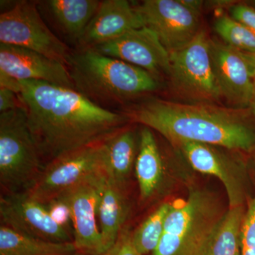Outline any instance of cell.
Wrapping results in <instances>:
<instances>
[{
	"label": "cell",
	"mask_w": 255,
	"mask_h": 255,
	"mask_svg": "<svg viewBox=\"0 0 255 255\" xmlns=\"http://www.w3.org/2000/svg\"><path fill=\"white\" fill-rule=\"evenodd\" d=\"M18 94L42 159L60 156L105 140L130 119L96 105L75 89L38 80H21Z\"/></svg>",
	"instance_id": "obj_1"
},
{
	"label": "cell",
	"mask_w": 255,
	"mask_h": 255,
	"mask_svg": "<svg viewBox=\"0 0 255 255\" xmlns=\"http://www.w3.org/2000/svg\"><path fill=\"white\" fill-rule=\"evenodd\" d=\"M122 112L130 122L158 132L175 147L187 142L238 152H252L255 147V128L249 110L150 98Z\"/></svg>",
	"instance_id": "obj_2"
},
{
	"label": "cell",
	"mask_w": 255,
	"mask_h": 255,
	"mask_svg": "<svg viewBox=\"0 0 255 255\" xmlns=\"http://www.w3.org/2000/svg\"><path fill=\"white\" fill-rule=\"evenodd\" d=\"M67 68L75 90L107 110L159 88V80L143 69L92 49L73 50Z\"/></svg>",
	"instance_id": "obj_3"
},
{
	"label": "cell",
	"mask_w": 255,
	"mask_h": 255,
	"mask_svg": "<svg viewBox=\"0 0 255 255\" xmlns=\"http://www.w3.org/2000/svg\"><path fill=\"white\" fill-rule=\"evenodd\" d=\"M227 210L214 193L190 186L187 199L172 203L163 235L152 255H205Z\"/></svg>",
	"instance_id": "obj_4"
},
{
	"label": "cell",
	"mask_w": 255,
	"mask_h": 255,
	"mask_svg": "<svg viewBox=\"0 0 255 255\" xmlns=\"http://www.w3.org/2000/svg\"><path fill=\"white\" fill-rule=\"evenodd\" d=\"M43 167L24 111L0 114V182L5 194L27 191Z\"/></svg>",
	"instance_id": "obj_5"
},
{
	"label": "cell",
	"mask_w": 255,
	"mask_h": 255,
	"mask_svg": "<svg viewBox=\"0 0 255 255\" xmlns=\"http://www.w3.org/2000/svg\"><path fill=\"white\" fill-rule=\"evenodd\" d=\"M106 175L108 174L103 140L48 162L26 193L32 199L45 204L82 183Z\"/></svg>",
	"instance_id": "obj_6"
},
{
	"label": "cell",
	"mask_w": 255,
	"mask_h": 255,
	"mask_svg": "<svg viewBox=\"0 0 255 255\" xmlns=\"http://www.w3.org/2000/svg\"><path fill=\"white\" fill-rule=\"evenodd\" d=\"M210 41L201 29L189 44L169 53L171 86L188 103L217 104L222 100L211 61Z\"/></svg>",
	"instance_id": "obj_7"
},
{
	"label": "cell",
	"mask_w": 255,
	"mask_h": 255,
	"mask_svg": "<svg viewBox=\"0 0 255 255\" xmlns=\"http://www.w3.org/2000/svg\"><path fill=\"white\" fill-rule=\"evenodd\" d=\"M0 43L33 50L66 66L73 51L48 28L33 1H18L1 13Z\"/></svg>",
	"instance_id": "obj_8"
},
{
	"label": "cell",
	"mask_w": 255,
	"mask_h": 255,
	"mask_svg": "<svg viewBox=\"0 0 255 255\" xmlns=\"http://www.w3.org/2000/svg\"><path fill=\"white\" fill-rule=\"evenodd\" d=\"M176 147L194 170L221 181L227 194L228 208L245 206L248 171L238 155L240 152L200 142H183Z\"/></svg>",
	"instance_id": "obj_9"
},
{
	"label": "cell",
	"mask_w": 255,
	"mask_h": 255,
	"mask_svg": "<svg viewBox=\"0 0 255 255\" xmlns=\"http://www.w3.org/2000/svg\"><path fill=\"white\" fill-rule=\"evenodd\" d=\"M135 9L169 53L187 46L201 30V14L180 0H145Z\"/></svg>",
	"instance_id": "obj_10"
},
{
	"label": "cell",
	"mask_w": 255,
	"mask_h": 255,
	"mask_svg": "<svg viewBox=\"0 0 255 255\" xmlns=\"http://www.w3.org/2000/svg\"><path fill=\"white\" fill-rule=\"evenodd\" d=\"M92 49L143 69L157 80L162 75L169 76V53L147 26L132 29Z\"/></svg>",
	"instance_id": "obj_11"
},
{
	"label": "cell",
	"mask_w": 255,
	"mask_h": 255,
	"mask_svg": "<svg viewBox=\"0 0 255 255\" xmlns=\"http://www.w3.org/2000/svg\"><path fill=\"white\" fill-rule=\"evenodd\" d=\"M0 216L1 224L31 237L54 243L73 242L70 233L52 219L44 204L26 192L1 196Z\"/></svg>",
	"instance_id": "obj_12"
},
{
	"label": "cell",
	"mask_w": 255,
	"mask_h": 255,
	"mask_svg": "<svg viewBox=\"0 0 255 255\" xmlns=\"http://www.w3.org/2000/svg\"><path fill=\"white\" fill-rule=\"evenodd\" d=\"M107 176L82 183L58 196L70 208L73 243L82 254L105 255L97 211L101 183Z\"/></svg>",
	"instance_id": "obj_13"
},
{
	"label": "cell",
	"mask_w": 255,
	"mask_h": 255,
	"mask_svg": "<svg viewBox=\"0 0 255 255\" xmlns=\"http://www.w3.org/2000/svg\"><path fill=\"white\" fill-rule=\"evenodd\" d=\"M210 51L222 99L231 108L249 110L253 78L243 52L211 38Z\"/></svg>",
	"instance_id": "obj_14"
},
{
	"label": "cell",
	"mask_w": 255,
	"mask_h": 255,
	"mask_svg": "<svg viewBox=\"0 0 255 255\" xmlns=\"http://www.w3.org/2000/svg\"><path fill=\"white\" fill-rule=\"evenodd\" d=\"M0 72L18 80H38L75 89L66 65L33 51L0 43Z\"/></svg>",
	"instance_id": "obj_15"
},
{
	"label": "cell",
	"mask_w": 255,
	"mask_h": 255,
	"mask_svg": "<svg viewBox=\"0 0 255 255\" xmlns=\"http://www.w3.org/2000/svg\"><path fill=\"white\" fill-rule=\"evenodd\" d=\"M145 26L141 16L127 0L101 1L97 12L77 44V50L92 49Z\"/></svg>",
	"instance_id": "obj_16"
},
{
	"label": "cell",
	"mask_w": 255,
	"mask_h": 255,
	"mask_svg": "<svg viewBox=\"0 0 255 255\" xmlns=\"http://www.w3.org/2000/svg\"><path fill=\"white\" fill-rule=\"evenodd\" d=\"M140 201L149 202L162 192L166 181L165 162L153 130L143 127L139 133L135 165Z\"/></svg>",
	"instance_id": "obj_17"
},
{
	"label": "cell",
	"mask_w": 255,
	"mask_h": 255,
	"mask_svg": "<svg viewBox=\"0 0 255 255\" xmlns=\"http://www.w3.org/2000/svg\"><path fill=\"white\" fill-rule=\"evenodd\" d=\"M97 0L36 1L40 12L46 14L55 28L77 46L99 9Z\"/></svg>",
	"instance_id": "obj_18"
},
{
	"label": "cell",
	"mask_w": 255,
	"mask_h": 255,
	"mask_svg": "<svg viewBox=\"0 0 255 255\" xmlns=\"http://www.w3.org/2000/svg\"><path fill=\"white\" fill-rule=\"evenodd\" d=\"M128 214V205L124 189L107 175L101 183L97 211L105 254L118 239Z\"/></svg>",
	"instance_id": "obj_19"
},
{
	"label": "cell",
	"mask_w": 255,
	"mask_h": 255,
	"mask_svg": "<svg viewBox=\"0 0 255 255\" xmlns=\"http://www.w3.org/2000/svg\"><path fill=\"white\" fill-rule=\"evenodd\" d=\"M107 154V174L119 187L125 189L135 169L139 150V135L125 127L104 140Z\"/></svg>",
	"instance_id": "obj_20"
},
{
	"label": "cell",
	"mask_w": 255,
	"mask_h": 255,
	"mask_svg": "<svg viewBox=\"0 0 255 255\" xmlns=\"http://www.w3.org/2000/svg\"><path fill=\"white\" fill-rule=\"evenodd\" d=\"M78 250L71 243H54L0 226V255H73Z\"/></svg>",
	"instance_id": "obj_21"
},
{
	"label": "cell",
	"mask_w": 255,
	"mask_h": 255,
	"mask_svg": "<svg viewBox=\"0 0 255 255\" xmlns=\"http://www.w3.org/2000/svg\"><path fill=\"white\" fill-rule=\"evenodd\" d=\"M245 206L228 208L210 239L205 255H241Z\"/></svg>",
	"instance_id": "obj_22"
},
{
	"label": "cell",
	"mask_w": 255,
	"mask_h": 255,
	"mask_svg": "<svg viewBox=\"0 0 255 255\" xmlns=\"http://www.w3.org/2000/svg\"><path fill=\"white\" fill-rule=\"evenodd\" d=\"M171 207L172 203L161 204L132 233V243L140 254L152 253L158 246Z\"/></svg>",
	"instance_id": "obj_23"
},
{
	"label": "cell",
	"mask_w": 255,
	"mask_h": 255,
	"mask_svg": "<svg viewBox=\"0 0 255 255\" xmlns=\"http://www.w3.org/2000/svg\"><path fill=\"white\" fill-rule=\"evenodd\" d=\"M214 29L223 43L245 53H255V34L227 15H219Z\"/></svg>",
	"instance_id": "obj_24"
},
{
	"label": "cell",
	"mask_w": 255,
	"mask_h": 255,
	"mask_svg": "<svg viewBox=\"0 0 255 255\" xmlns=\"http://www.w3.org/2000/svg\"><path fill=\"white\" fill-rule=\"evenodd\" d=\"M241 255H255V193L248 201L242 226Z\"/></svg>",
	"instance_id": "obj_25"
},
{
	"label": "cell",
	"mask_w": 255,
	"mask_h": 255,
	"mask_svg": "<svg viewBox=\"0 0 255 255\" xmlns=\"http://www.w3.org/2000/svg\"><path fill=\"white\" fill-rule=\"evenodd\" d=\"M44 205L50 217L58 226L66 230L69 233V230L71 229L73 231L71 212L68 204L62 198H55Z\"/></svg>",
	"instance_id": "obj_26"
},
{
	"label": "cell",
	"mask_w": 255,
	"mask_h": 255,
	"mask_svg": "<svg viewBox=\"0 0 255 255\" xmlns=\"http://www.w3.org/2000/svg\"><path fill=\"white\" fill-rule=\"evenodd\" d=\"M229 9L231 17L255 34V7L253 5L236 3Z\"/></svg>",
	"instance_id": "obj_27"
},
{
	"label": "cell",
	"mask_w": 255,
	"mask_h": 255,
	"mask_svg": "<svg viewBox=\"0 0 255 255\" xmlns=\"http://www.w3.org/2000/svg\"><path fill=\"white\" fill-rule=\"evenodd\" d=\"M105 255H142L134 246L132 241V233L124 228L118 239Z\"/></svg>",
	"instance_id": "obj_28"
},
{
	"label": "cell",
	"mask_w": 255,
	"mask_h": 255,
	"mask_svg": "<svg viewBox=\"0 0 255 255\" xmlns=\"http://www.w3.org/2000/svg\"><path fill=\"white\" fill-rule=\"evenodd\" d=\"M23 104L18 94L0 88V113L22 109Z\"/></svg>",
	"instance_id": "obj_29"
},
{
	"label": "cell",
	"mask_w": 255,
	"mask_h": 255,
	"mask_svg": "<svg viewBox=\"0 0 255 255\" xmlns=\"http://www.w3.org/2000/svg\"><path fill=\"white\" fill-rule=\"evenodd\" d=\"M0 88L10 90L16 94H19L22 89L21 81L10 76L7 74L0 72Z\"/></svg>",
	"instance_id": "obj_30"
},
{
	"label": "cell",
	"mask_w": 255,
	"mask_h": 255,
	"mask_svg": "<svg viewBox=\"0 0 255 255\" xmlns=\"http://www.w3.org/2000/svg\"><path fill=\"white\" fill-rule=\"evenodd\" d=\"M183 4L185 5L189 9L201 14L204 1L201 0H180Z\"/></svg>",
	"instance_id": "obj_31"
},
{
	"label": "cell",
	"mask_w": 255,
	"mask_h": 255,
	"mask_svg": "<svg viewBox=\"0 0 255 255\" xmlns=\"http://www.w3.org/2000/svg\"><path fill=\"white\" fill-rule=\"evenodd\" d=\"M243 53L245 58H246L247 63L249 65L251 75L253 78L255 76V53Z\"/></svg>",
	"instance_id": "obj_32"
},
{
	"label": "cell",
	"mask_w": 255,
	"mask_h": 255,
	"mask_svg": "<svg viewBox=\"0 0 255 255\" xmlns=\"http://www.w3.org/2000/svg\"><path fill=\"white\" fill-rule=\"evenodd\" d=\"M253 88L249 110L253 117H255V76L253 77Z\"/></svg>",
	"instance_id": "obj_33"
},
{
	"label": "cell",
	"mask_w": 255,
	"mask_h": 255,
	"mask_svg": "<svg viewBox=\"0 0 255 255\" xmlns=\"http://www.w3.org/2000/svg\"><path fill=\"white\" fill-rule=\"evenodd\" d=\"M73 255H84V254H82V253H76V254H75Z\"/></svg>",
	"instance_id": "obj_34"
},
{
	"label": "cell",
	"mask_w": 255,
	"mask_h": 255,
	"mask_svg": "<svg viewBox=\"0 0 255 255\" xmlns=\"http://www.w3.org/2000/svg\"><path fill=\"white\" fill-rule=\"evenodd\" d=\"M253 6H254V7H255V1H254V2H253Z\"/></svg>",
	"instance_id": "obj_35"
},
{
	"label": "cell",
	"mask_w": 255,
	"mask_h": 255,
	"mask_svg": "<svg viewBox=\"0 0 255 255\" xmlns=\"http://www.w3.org/2000/svg\"><path fill=\"white\" fill-rule=\"evenodd\" d=\"M253 152V153H255V147L254 150H253V152Z\"/></svg>",
	"instance_id": "obj_36"
}]
</instances>
